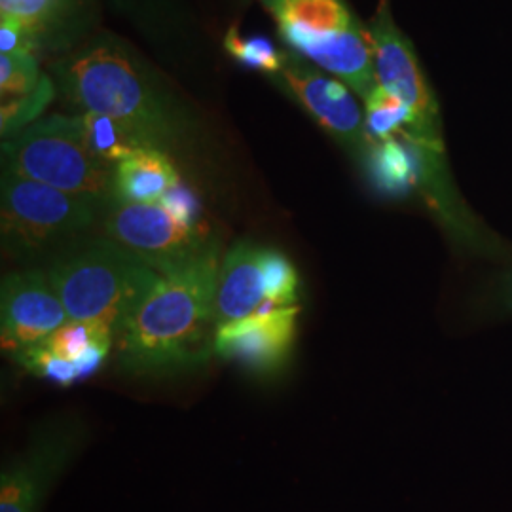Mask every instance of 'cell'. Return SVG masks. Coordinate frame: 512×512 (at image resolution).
<instances>
[{
	"mask_svg": "<svg viewBox=\"0 0 512 512\" xmlns=\"http://www.w3.org/2000/svg\"><path fill=\"white\" fill-rule=\"evenodd\" d=\"M219 245L164 272L116 336L118 365L131 376H177L209 363L217 338Z\"/></svg>",
	"mask_w": 512,
	"mask_h": 512,
	"instance_id": "cell-1",
	"label": "cell"
},
{
	"mask_svg": "<svg viewBox=\"0 0 512 512\" xmlns=\"http://www.w3.org/2000/svg\"><path fill=\"white\" fill-rule=\"evenodd\" d=\"M57 92L73 109L118 120L148 148L171 152L186 131L181 107L124 40L97 33L52 65Z\"/></svg>",
	"mask_w": 512,
	"mask_h": 512,
	"instance_id": "cell-2",
	"label": "cell"
},
{
	"mask_svg": "<svg viewBox=\"0 0 512 512\" xmlns=\"http://www.w3.org/2000/svg\"><path fill=\"white\" fill-rule=\"evenodd\" d=\"M46 274L71 321L99 323L114 336L160 277L147 262L109 238L65 247Z\"/></svg>",
	"mask_w": 512,
	"mask_h": 512,
	"instance_id": "cell-3",
	"label": "cell"
},
{
	"mask_svg": "<svg viewBox=\"0 0 512 512\" xmlns=\"http://www.w3.org/2000/svg\"><path fill=\"white\" fill-rule=\"evenodd\" d=\"M287 50L332 74L365 101L378 88L370 29L346 0H262Z\"/></svg>",
	"mask_w": 512,
	"mask_h": 512,
	"instance_id": "cell-4",
	"label": "cell"
},
{
	"mask_svg": "<svg viewBox=\"0 0 512 512\" xmlns=\"http://www.w3.org/2000/svg\"><path fill=\"white\" fill-rule=\"evenodd\" d=\"M2 167L65 194L105 205L112 196V171L86 147L78 114H54L2 141Z\"/></svg>",
	"mask_w": 512,
	"mask_h": 512,
	"instance_id": "cell-5",
	"label": "cell"
},
{
	"mask_svg": "<svg viewBox=\"0 0 512 512\" xmlns=\"http://www.w3.org/2000/svg\"><path fill=\"white\" fill-rule=\"evenodd\" d=\"M99 203L19 177L2 167L0 238L4 255L33 262L92 228Z\"/></svg>",
	"mask_w": 512,
	"mask_h": 512,
	"instance_id": "cell-6",
	"label": "cell"
},
{
	"mask_svg": "<svg viewBox=\"0 0 512 512\" xmlns=\"http://www.w3.org/2000/svg\"><path fill=\"white\" fill-rule=\"evenodd\" d=\"M279 92L293 99L310 114L311 120L349 154L365 158L370 141L366 137L365 110L353 90L342 80L325 73L306 57L283 50V65L268 76Z\"/></svg>",
	"mask_w": 512,
	"mask_h": 512,
	"instance_id": "cell-7",
	"label": "cell"
},
{
	"mask_svg": "<svg viewBox=\"0 0 512 512\" xmlns=\"http://www.w3.org/2000/svg\"><path fill=\"white\" fill-rule=\"evenodd\" d=\"M105 236L164 274L202 255L213 243L203 226H188L160 203H128L110 198Z\"/></svg>",
	"mask_w": 512,
	"mask_h": 512,
	"instance_id": "cell-8",
	"label": "cell"
},
{
	"mask_svg": "<svg viewBox=\"0 0 512 512\" xmlns=\"http://www.w3.org/2000/svg\"><path fill=\"white\" fill-rule=\"evenodd\" d=\"M374 71L378 86L403 101L416 116L412 137L429 145L442 147L437 101L421 71L418 55L391 16L389 0H380L376 16L370 23ZM408 135V133H406Z\"/></svg>",
	"mask_w": 512,
	"mask_h": 512,
	"instance_id": "cell-9",
	"label": "cell"
},
{
	"mask_svg": "<svg viewBox=\"0 0 512 512\" xmlns=\"http://www.w3.org/2000/svg\"><path fill=\"white\" fill-rule=\"evenodd\" d=\"M80 444L82 429L71 423L40 429L21 454L2 465L0 512H42L55 480L65 473Z\"/></svg>",
	"mask_w": 512,
	"mask_h": 512,
	"instance_id": "cell-10",
	"label": "cell"
},
{
	"mask_svg": "<svg viewBox=\"0 0 512 512\" xmlns=\"http://www.w3.org/2000/svg\"><path fill=\"white\" fill-rule=\"evenodd\" d=\"M69 321L46 270H19L2 277L0 340L6 353L18 355L44 342Z\"/></svg>",
	"mask_w": 512,
	"mask_h": 512,
	"instance_id": "cell-11",
	"label": "cell"
},
{
	"mask_svg": "<svg viewBox=\"0 0 512 512\" xmlns=\"http://www.w3.org/2000/svg\"><path fill=\"white\" fill-rule=\"evenodd\" d=\"M296 319L298 306H264L238 321L220 325L215 355L256 376L277 374L293 355Z\"/></svg>",
	"mask_w": 512,
	"mask_h": 512,
	"instance_id": "cell-12",
	"label": "cell"
},
{
	"mask_svg": "<svg viewBox=\"0 0 512 512\" xmlns=\"http://www.w3.org/2000/svg\"><path fill=\"white\" fill-rule=\"evenodd\" d=\"M0 16L16 18L33 33L38 52H71L99 21V0H0Z\"/></svg>",
	"mask_w": 512,
	"mask_h": 512,
	"instance_id": "cell-13",
	"label": "cell"
},
{
	"mask_svg": "<svg viewBox=\"0 0 512 512\" xmlns=\"http://www.w3.org/2000/svg\"><path fill=\"white\" fill-rule=\"evenodd\" d=\"M444 147L429 145L401 133L380 143H370L363 162L372 184L391 198H401L429 184L435 190Z\"/></svg>",
	"mask_w": 512,
	"mask_h": 512,
	"instance_id": "cell-14",
	"label": "cell"
},
{
	"mask_svg": "<svg viewBox=\"0 0 512 512\" xmlns=\"http://www.w3.org/2000/svg\"><path fill=\"white\" fill-rule=\"evenodd\" d=\"M57 93L54 78L40 71L37 55H0V135L14 139L38 122Z\"/></svg>",
	"mask_w": 512,
	"mask_h": 512,
	"instance_id": "cell-15",
	"label": "cell"
},
{
	"mask_svg": "<svg viewBox=\"0 0 512 512\" xmlns=\"http://www.w3.org/2000/svg\"><path fill=\"white\" fill-rule=\"evenodd\" d=\"M268 304L264 247L239 241L220 262L217 323L226 325L262 310Z\"/></svg>",
	"mask_w": 512,
	"mask_h": 512,
	"instance_id": "cell-16",
	"label": "cell"
},
{
	"mask_svg": "<svg viewBox=\"0 0 512 512\" xmlns=\"http://www.w3.org/2000/svg\"><path fill=\"white\" fill-rule=\"evenodd\" d=\"M181 183L167 152L143 148L114 165L110 198L128 203H160L171 188Z\"/></svg>",
	"mask_w": 512,
	"mask_h": 512,
	"instance_id": "cell-17",
	"label": "cell"
},
{
	"mask_svg": "<svg viewBox=\"0 0 512 512\" xmlns=\"http://www.w3.org/2000/svg\"><path fill=\"white\" fill-rule=\"evenodd\" d=\"M112 340H116L114 332L99 323L69 319L42 344L61 359L73 363L80 380H86L103 365L112 348Z\"/></svg>",
	"mask_w": 512,
	"mask_h": 512,
	"instance_id": "cell-18",
	"label": "cell"
},
{
	"mask_svg": "<svg viewBox=\"0 0 512 512\" xmlns=\"http://www.w3.org/2000/svg\"><path fill=\"white\" fill-rule=\"evenodd\" d=\"M86 147L90 148L93 156L114 169V165L129 158L131 154L148 148L131 129L112 120L109 116L95 114V112H82L78 114Z\"/></svg>",
	"mask_w": 512,
	"mask_h": 512,
	"instance_id": "cell-19",
	"label": "cell"
},
{
	"mask_svg": "<svg viewBox=\"0 0 512 512\" xmlns=\"http://www.w3.org/2000/svg\"><path fill=\"white\" fill-rule=\"evenodd\" d=\"M363 105L366 137L370 143L387 141L401 133L412 135L416 131L414 112L380 86L366 97Z\"/></svg>",
	"mask_w": 512,
	"mask_h": 512,
	"instance_id": "cell-20",
	"label": "cell"
},
{
	"mask_svg": "<svg viewBox=\"0 0 512 512\" xmlns=\"http://www.w3.org/2000/svg\"><path fill=\"white\" fill-rule=\"evenodd\" d=\"M224 50L236 61L247 65L249 69L260 71L266 76H272L281 71L283 65V50H277L270 38L241 37L236 27H230L224 35Z\"/></svg>",
	"mask_w": 512,
	"mask_h": 512,
	"instance_id": "cell-21",
	"label": "cell"
},
{
	"mask_svg": "<svg viewBox=\"0 0 512 512\" xmlns=\"http://www.w3.org/2000/svg\"><path fill=\"white\" fill-rule=\"evenodd\" d=\"M264 277L266 298L274 308L296 306L300 296V277L293 262L281 251L264 247Z\"/></svg>",
	"mask_w": 512,
	"mask_h": 512,
	"instance_id": "cell-22",
	"label": "cell"
},
{
	"mask_svg": "<svg viewBox=\"0 0 512 512\" xmlns=\"http://www.w3.org/2000/svg\"><path fill=\"white\" fill-rule=\"evenodd\" d=\"M14 357H16L19 365L25 366V370H29L31 374H35L42 380L61 385L80 382L76 366L69 363V361H65V359H61L59 355H55L54 351H50L42 342L33 346V348L21 351Z\"/></svg>",
	"mask_w": 512,
	"mask_h": 512,
	"instance_id": "cell-23",
	"label": "cell"
},
{
	"mask_svg": "<svg viewBox=\"0 0 512 512\" xmlns=\"http://www.w3.org/2000/svg\"><path fill=\"white\" fill-rule=\"evenodd\" d=\"M124 16L141 27L160 35L165 19L175 18V0H110Z\"/></svg>",
	"mask_w": 512,
	"mask_h": 512,
	"instance_id": "cell-24",
	"label": "cell"
},
{
	"mask_svg": "<svg viewBox=\"0 0 512 512\" xmlns=\"http://www.w3.org/2000/svg\"><path fill=\"white\" fill-rule=\"evenodd\" d=\"M37 52V40L19 19L0 16V55H37Z\"/></svg>",
	"mask_w": 512,
	"mask_h": 512,
	"instance_id": "cell-25",
	"label": "cell"
},
{
	"mask_svg": "<svg viewBox=\"0 0 512 512\" xmlns=\"http://www.w3.org/2000/svg\"><path fill=\"white\" fill-rule=\"evenodd\" d=\"M160 205L169 215L181 220L183 224L202 226L200 224V202L194 196V192L190 188H186L183 183L171 188L162 198Z\"/></svg>",
	"mask_w": 512,
	"mask_h": 512,
	"instance_id": "cell-26",
	"label": "cell"
},
{
	"mask_svg": "<svg viewBox=\"0 0 512 512\" xmlns=\"http://www.w3.org/2000/svg\"><path fill=\"white\" fill-rule=\"evenodd\" d=\"M497 304L505 311H512V274L507 275L499 287Z\"/></svg>",
	"mask_w": 512,
	"mask_h": 512,
	"instance_id": "cell-27",
	"label": "cell"
}]
</instances>
